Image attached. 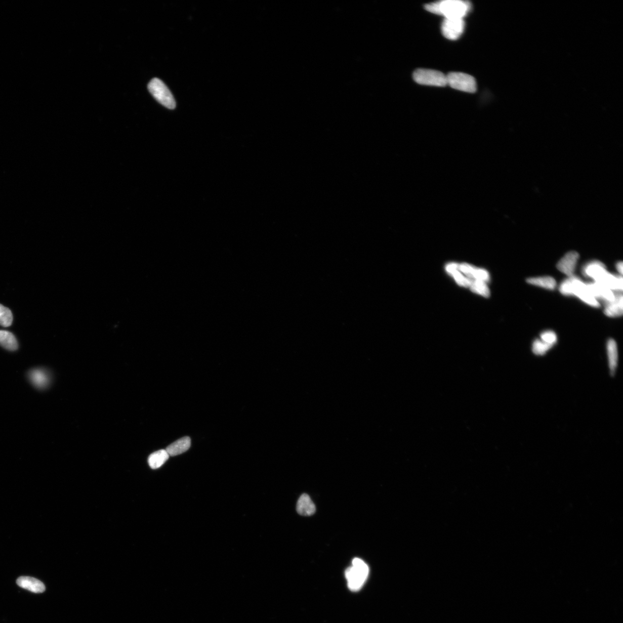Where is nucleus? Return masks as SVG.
<instances>
[{
    "instance_id": "f257e3e1",
    "label": "nucleus",
    "mask_w": 623,
    "mask_h": 623,
    "mask_svg": "<svg viewBox=\"0 0 623 623\" xmlns=\"http://www.w3.org/2000/svg\"><path fill=\"white\" fill-rule=\"evenodd\" d=\"M471 6L467 1L446 0L426 4L425 8L431 13L442 15L444 18L464 19L471 10Z\"/></svg>"
},
{
    "instance_id": "f03ea898",
    "label": "nucleus",
    "mask_w": 623,
    "mask_h": 623,
    "mask_svg": "<svg viewBox=\"0 0 623 623\" xmlns=\"http://www.w3.org/2000/svg\"><path fill=\"white\" fill-rule=\"evenodd\" d=\"M560 292L564 296H575L584 303L593 307H599L600 303L594 298L587 285L574 275L564 280L560 284Z\"/></svg>"
},
{
    "instance_id": "7ed1b4c3",
    "label": "nucleus",
    "mask_w": 623,
    "mask_h": 623,
    "mask_svg": "<svg viewBox=\"0 0 623 623\" xmlns=\"http://www.w3.org/2000/svg\"><path fill=\"white\" fill-rule=\"evenodd\" d=\"M368 566L360 559L355 558L353 566L346 569L345 575L349 588L352 591H358L364 585L369 575Z\"/></svg>"
},
{
    "instance_id": "20e7f679",
    "label": "nucleus",
    "mask_w": 623,
    "mask_h": 623,
    "mask_svg": "<svg viewBox=\"0 0 623 623\" xmlns=\"http://www.w3.org/2000/svg\"><path fill=\"white\" fill-rule=\"evenodd\" d=\"M148 89L152 96L160 104L169 109H174L176 108L174 97L162 81L157 78H154L148 84Z\"/></svg>"
},
{
    "instance_id": "39448f33",
    "label": "nucleus",
    "mask_w": 623,
    "mask_h": 623,
    "mask_svg": "<svg viewBox=\"0 0 623 623\" xmlns=\"http://www.w3.org/2000/svg\"><path fill=\"white\" fill-rule=\"evenodd\" d=\"M412 76L416 82L422 85L437 87L447 85L446 75L436 70L418 69L416 70Z\"/></svg>"
},
{
    "instance_id": "423d86ee",
    "label": "nucleus",
    "mask_w": 623,
    "mask_h": 623,
    "mask_svg": "<svg viewBox=\"0 0 623 623\" xmlns=\"http://www.w3.org/2000/svg\"><path fill=\"white\" fill-rule=\"evenodd\" d=\"M446 78L447 85L453 89L469 93L476 92V81L473 76L468 74L451 72L446 75Z\"/></svg>"
},
{
    "instance_id": "0eeeda50",
    "label": "nucleus",
    "mask_w": 623,
    "mask_h": 623,
    "mask_svg": "<svg viewBox=\"0 0 623 623\" xmlns=\"http://www.w3.org/2000/svg\"><path fill=\"white\" fill-rule=\"evenodd\" d=\"M465 27L463 19L444 18L441 24V32L445 38L455 40L463 34Z\"/></svg>"
},
{
    "instance_id": "6e6552de",
    "label": "nucleus",
    "mask_w": 623,
    "mask_h": 623,
    "mask_svg": "<svg viewBox=\"0 0 623 623\" xmlns=\"http://www.w3.org/2000/svg\"><path fill=\"white\" fill-rule=\"evenodd\" d=\"M458 269L470 280H480L486 283H488L490 280L489 272L484 269L476 268L468 263H458Z\"/></svg>"
},
{
    "instance_id": "1a4fd4ad",
    "label": "nucleus",
    "mask_w": 623,
    "mask_h": 623,
    "mask_svg": "<svg viewBox=\"0 0 623 623\" xmlns=\"http://www.w3.org/2000/svg\"><path fill=\"white\" fill-rule=\"evenodd\" d=\"M579 255L576 252H569L560 260L557 265L558 270L569 277L573 276Z\"/></svg>"
},
{
    "instance_id": "9d476101",
    "label": "nucleus",
    "mask_w": 623,
    "mask_h": 623,
    "mask_svg": "<svg viewBox=\"0 0 623 623\" xmlns=\"http://www.w3.org/2000/svg\"><path fill=\"white\" fill-rule=\"evenodd\" d=\"M587 285L594 298L597 300L601 299L604 301L605 304L615 299V292L610 290L609 288L599 283L594 282L587 283Z\"/></svg>"
},
{
    "instance_id": "9b49d317",
    "label": "nucleus",
    "mask_w": 623,
    "mask_h": 623,
    "mask_svg": "<svg viewBox=\"0 0 623 623\" xmlns=\"http://www.w3.org/2000/svg\"><path fill=\"white\" fill-rule=\"evenodd\" d=\"M28 377L32 385L40 390L46 389L51 382L50 375L45 369H32L28 372Z\"/></svg>"
},
{
    "instance_id": "f8f14e48",
    "label": "nucleus",
    "mask_w": 623,
    "mask_h": 623,
    "mask_svg": "<svg viewBox=\"0 0 623 623\" xmlns=\"http://www.w3.org/2000/svg\"><path fill=\"white\" fill-rule=\"evenodd\" d=\"M583 272L585 276L591 278L595 282H598L608 271L603 263L599 261H593L584 266Z\"/></svg>"
},
{
    "instance_id": "ddd939ff",
    "label": "nucleus",
    "mask_w": 623,
    "mask_h": 623,
    "mask_svg": "<svg viewBox=\"0 0 623 623\" xmlns=\"http://www.w3.org/2000/svg\"><path fill=\"white\" fill-rule=\"evenodd\" d=\"M19 587L34 593H42L45 591V586L38 579L30 576H21L16 580Z\"/></svg>"
},
{
    "instance_id": "4468645a",
    "label": "nucleus",
    "mask_w": 623,
    "mask_h": 623,
    "mask_svg": "<svg viewBox=\"0 0 623 623\" xmlns=\"http://www.w3.org/2000/svg\"><path fill=\"white\" fill-rule=\"evenodd\" d=\"M445 269L447 273L452 276L453 279L459 286L464 287H470L471 285L472 280L469 279L468 277L462 273V272L458 269V263H449L447 264L445 267Z\"/></svg>"
},
{
    "instance_id": "2eb2a0df",
    "label": "nucleus",
    "mask_w": 623,
    "mask_h": 623,
    "mask_svg": "<svg viewBox=\"0 0 623 623\" xmlns=\"http://www.w3.org/2000/svg\"><path fill=\"white\" fill-rule=\"evenodd\" d=\"M604 312L606 316L611 317H619L622 315L623 298L621 294L617 293L615 299L606 303Z\"/></svg>"
},
{
    "instance_id": "dca6fc26",
    "label": "nucleus",
    "mask_w": 623,
    "mask_h": 623,
    "mask_svg": "<svg viewBox=\"0 0 623 623\" xmlns=\"http://www.w3.org/2000/svg\"><path fill=\"white\" fill-rule=\"evenodd\" d=\"M599 283L602 285L609 288L610 290L613 292H621L622 290L623 280L622 276H618L615 275H613L607 272L602 276V278L600 280Z\"/></svg>"
},
{
    "instance_id": "f3484780",
    "label": "nucleus",
    "mask_w": 623,
    "mask_h": 623,
    "mask_svg": "<svg viewBox=\"0 0 623 623\" xmlns=\"http://www.w3.org/2000/svg\"><path fill=\"white\" fill-rule=\"evenodd\" d=\"M191 438L189 437H184L169 445L166 450L169 455L175 456L188 451L191 447Z\"/></svg>"
},
{
    "instance_id": "a211bd4d",
    "label": "nucleus",
    "mask_w": 623,
    "mask_h": 623,
    "mask_svg": "<svg viewBox=\"0 0 623 623\" xmlns=\"http://www.w3.org/2000/svg\"><path fill=\"white\" fill-rule=\"evenodd\" d=\"M297 511L303 516H311L315 514L316 507L307 494L301 495L297 505Z\"/></svg>"
},
{
    "instance_id": "6ab92c4d",
    "label": "nucleus",
    "mask_w": 623,
    "mask_h": 623,
    "mask_svg": "<svg viewBox=\"0 0 623 623\" xmlns=\"http://www.w3.org/2000/svg\"><path fill=\"white\" fill-rule=\"evenodd\" d=\"M607 353L609 361L610 372L611 375H614L617 366L618 351L615 341L610 339L607 342Z\"/></svg>"
},
{
    "instance_id": "aec40b11",
    "label": "nucleus",
    "mask_w": 623,
    "mask_h": 623,
    "mask_svg": "<svg viewBox=\"0 0 623 623\" xmlns=\"http://www.w3.org/2000/svg\"><path fill=\"white\" fill-rule=\"evenodd\" d=\"M0 345L10 351L18 349V341L14 334L5 330H0Z\"/></svg>"
},
{
    "instance_id": "412c9836",
    "label": "nucleus",
    "mask_w": 623,
    "mask_h": 623,
    "mask_svg": "<svg viewBox=\"0 0 623 623\" xmlns=\"http://www.w3.org/2000/svg\"><path fill=\"white\" fill-rule=\"evenodd\" d=\"M169 456L170 455H169L166 449H160V450L151 453L148 457V464L151 469H157L161 467L168 460Z\"/></svg>"
},
{
    "instance_id": "4be33fe9",
    "label": "nucleus",
    "mask_w": 623,
    "mask_h": 623,
    "mask_svg": "<svg viewBox=\"0 0 623 623\" xmlns=\"http://www.w3.org/2000/svg\"><path fill=\"white\" fill-rule=\"evenodd\" d=\"M527 282L533 284V285L550 290L554 289L556 286L555 280L550 277V276H542V277L529 278L527 279Z\"/></svg>"
},
{
    "instance_id": "5701e85b",
    "label": "nucleus",
    "mask_w": 623,
    "mask_h": 623,
    "mask_svg": "<svg viewBox=\"0 0 623 623\" xmlns=\"http://www.w3.org/2000/svg\"><path fill=\"white\" fill-rule=\"evenodd\" d=\"M470 290L477 295L487 298L490 296V290L487 283L480 280H474L470 287Z\"/></svg>"
},
{
    "instance_id": "b1692460",
    "label": "nucleus",
    "mask_w": 623,
    "mask_h": 623,
    "mask_svg": "<svg viewBox=\"0 0 623 623\" xmlns=\"http://www.w3.org/2000/svg\"><path fill=\"white\" fill-rule=\"evenodd\" d=\"M13 321V315L9 308L0 304V325L4 327H10Z\"/></svg>"
},
{
    "instance_id": "393cba45",
    "label": "nucleus",
    "mask_w": 623,
    "mask_h": 623,
    "mask_svg": "<svg viewBox=\"0 0 623 623\" xmlns=\"http://www.w3.org/2000/svg\"><path fill=\"white\" fill-rule=\"evenodd\" d=\"M552 347V346L545 343L543 341L537 340L533 342L532 350L533 353L537 356H543Z\"/></svg>"
},
{
    "instance_id": "a878e982",
    "label": "nucleus",
    "mask_w": 623,
    "mask_h": 623,
    "mask_svg": "<svg viewBox=\"0 0 623 623\" xmlns=\"http://www.w3.org/2000/svg\"><path fill=\"white\" fill-rule=\"evenodd\" d=\"M541 340L547 344L552 346L556 343L557 336L554 331H547L541 334Z\"/></svg>"
},
{
    "instance_id": "bb28decb",
    "label": "nucleus",
    "mask_w": 623,
    "mask_h": 623,
    "mask_svg": "<svg viewBox=\"0 0 623 623\" xmlns=\"http://www.w3.org/2000/svg\"><path fill=\"white\" fill-rule=\"evenodd\" d=\"M616 268H617V271L619 272L622 275V271H623L622 262H620L617 263V265H616Z\"/></svg>"
}]
</instances>
